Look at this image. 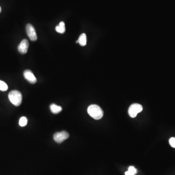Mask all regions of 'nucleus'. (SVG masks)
I'll use <instances>...</instances> for the list:
<instances>
[{
    "label": "nucleus",
    "mask_w": 175,
    "mask_h": 175,
    "mask_svg": "<svg viewBox=\"0 0 175 175\" xmlns=\"http://www.w3.org/2000/svg\"><path fill=\"white\" fill-rule=\"evenodd\" d=\"M89 115L95 120H100L103 117L104 112L100 107L97 105H91L87 109Z\"/></svg>",
    "instance_id": "nucleus-1"
},
{
    "label": "nucleus",
    "mask_w": 175,
    "mask_h": 175,
    "mask_svg": "<svg viewBox=\"0 0 175 175\" xmlns=\"http://www.w3.org/2000/svg\"><path fill=\"white\" fill-rule=\"evenodd\" d=\"M8 98L10 102L15 106H19L22 102V94L18 91H10L8 94Z\"/></svg>",
    "instance_id": "nucleus-2"
},
{
    "label": "nucleus",
    "mask_w": 175,
    "mask_h": 175,
    "mask_svg": "<svg viewBox=\"0 0 175 175\" xmlns=\"http://www.w3.org/2000/svg\"><path fill=\"white\" fill-rule=\"evenodd\" d=\"M142 106L140 104H132L128 109V114L131 118H135L137 115L138 113L141 112L143 110Z\"/></svg>",
    "instance_id": "nucleus-3"
},
{
    "label": "nucleus",
    "mask_w": 175,
    "mask_h": 175,
    "mask_svg": "<svg viewBox=\"0 0 175 175\" xmlns=\"http://www.w3.org/2000/svg\"><path fill=\"white\" fill-rule=\"evenodd\" d=\"M69 136L70 135L68 132L66 131H62L61 132L55 133L54 135V139L57 143H62L63 142L67 139Z\"/></svg>",
    "instance_id": "nucleus-4"
},
{
    "label": "nucleus",
    "mask_w": 175,
    "mask_h": 175,
    "mask_svg": "<svg viewBox=\"0 0 175 175\" xmlns=\"http://www.w3.org/2000/svg\"><path fill=\"white\" fill-rule=\"evenodd\" d=\"M26 31L27 34L31 41H37V33H36L35 29L32 24L29 23L27 25L26 27Z\"/></svg>",
    "instance_id": "nucleus-5"
},
{
    "label": "nucleus",
    "mask_w": 175,
    "mask_h": 175,
    "mask_svg": "<svg viewBox=\"0 0 175 175\" xmlns=\"http://www.w3.org/2000/svg\"><path fill=\"white\" fill-rule=\"evenodd\" d=\"M28 47L29 42L28 40L26 39H23L19 45L18 46V51L22 54H26L28 51Z\"/></svg>",
    "instance_id": "nucleus-6"
},
{
    "label": "nucleus",
    "mask_w": 175,
    "mask_h": 175,
    "mask_svg": "<svg viewBox=\"0 0 175 175\" xmlns=\"http://www.w3.org/2000/svg\"><path fill=\"white\" fill-rule=\"evenodd\" d=\"M24 78L29 83L31 84H35L37 82V78L35 76L33 72L29 70H26L23 73Z\"/></svg>",
    "instance_id": "nucleus-7"
},
{
    "label": "nucleus",
    "mask_w": 175,
    "mask_h": 175,
    "mask_svg": "<svg viewBox=\"0 0 175 175\" xmlns=\"http://www.w3.org/2000/svg\"><path fill=\"white\" fill-rule=\"evenodd\" d=\"M50 108L51 112L54 114H57V113H60V112H61L62 110V108H61V107L60 106L57 105L55 104H51L50 106Z\"/></svg>",
    "instance_id": "nucleus-8"
},
{
    "label": "nucleus",
    "mask_w": 175,
    "mask_h": 175,
    "mask_svg": "<svg viewBox=\"0 0 175 175\" xmlns=\"http://www.w3.org/2000/svg\"><path fill=\"white\" fill-rule=\"evenodd\" d=\"M76 43H79V45L84 46L87 44V36L85 33H83L79 37L78 39L76 41Z\"/></svg>",
    "instance_id": "nucleus-9"
},
{
    "label": "nucleus",
    "mask_w": 175,
    "mask_h": 175,
    "mask_svg": "<svg viewBox=\"0 0 175 175\" xmlns=\"http://www.w3.org/2000/svg\"><path fill=\"white\" fill-rule=\"evenodd\" d=\"M56 30L58 33L63 34L65 32V25L63 22H61L56 27Z\"/></svg>",
    "instance_id": "nucleus-10"
},
{
    "label": "nucleus",
    "mask_w": 175,
    "mask_h": 175,
    "mask_svg": "<svg viewBox=\"0 0 175 175\" xmlns=\"http://www.w3.org/2000/svg\"><path fill=\"white\" fill-rule=\"evenodd\" d=\"M137 173V169L134 166H130L128 171L125 172V175H135Z\"/></svg>",
    "instance_id": "nucleus-11"
},
{
    "label": "nucleus",
    "mask_w": 175,
    "mask_h": 175,
    "mask_svg": "<svg viewBox=\"0 0 175 175\" xmlns=\"http://www.w3.org/2000/svg\"><path fill=\"white\" fill-rule=\"evenodd\" d=\"M27 122L28 121L26 117H22L19 120V125L20 127H24L26 125Z\"/></svg>",
    "instance_id": "nucleus-12"
},
{
    "label": "nucleus",
    "mask_w": 175,
    "mask_h": 175,
    "mask_svg": "<svg viewBox=\"0 0 175 175\" xmlns=\"http://www.w3.org/2000/svg\"><path fill=\"white\" fill-rule=\"evenodd\" d=\"M8 89V86L4 81L0 80V90L2 91H7Z\"/></svg>",
    "instance_id": "nucleus-13"
},
{
    "label": "nucleus",
    "mask_w": 175,
    "mask_h": 175,
    "mask_svg": "<svg viewBox=\"0 0 175 175\" xmlns=\"http://www.w3.org/2000/svg\"><path fill=\"white\" fill-rule=\"evenodd\" d=\"M169 144L172 147L175 148V137H172L169 141Z\"/></svg>",
    "instance_id": "nucleus-14"
},
{
    "label": "nucleus",
    "mask_w": 175,
    "mask_h": 175,
    "mask_svg": "<svg viewBox=\"0 0 175 175\" xmlns=\"http://www.w3.org/2000/svg\"><path fill=\"white\" fill-rule=\"evenodd\" d=\"M1 11H2V8H1V7H0V13H1Z\"/></svg>",
    "instance_id": "nucleus-15"
}]
</instances>
